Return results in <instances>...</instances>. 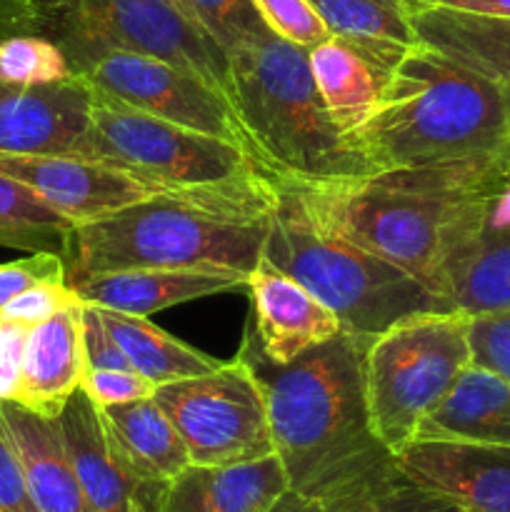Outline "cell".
I'll return each mask as SVG.
<instances>
[{
	"mask_svg": "<svg viewBox=\"0 0 510 512\" xmlns=\"http://www.w3.org/2000/svg\"><path fill=\"white\" fill-rule=\"evenodd\" d=\"M250 3L258 10L265 28L300 48L310 50L333 35L308 0H250Z\"/></svg>",
	"mask_w": 510,
	"mask_h": 512,
	"instance_id": "1f68e13d",
	"label": "cell"
},
{
	"mask_svg": "<svg viewBox=\"0 0 510 512\" xmlns=\"http://www.w3.org/2000/svg\"><path fill=\"white\" fill-rule=\"evenodd\" d=\"M225 55L233 108L260 168L305 183L370 173L320 98L308 48L263 28Z\"/></svg>",
	"mask_w": 510,
	"mask_h": 512,
	"instance_id": "8992f818",
	"label": "cell"
},
{
	"mask_svg": "<svg viewBox=\"0 0 510 512\" xmlns=\"http://www.w3.org/2000/svg\"><path fill=\"white\" fill-rule=\"evenodd\" d=\"M440 295L468 315L510 310V173L490 193L473 238L445 263Z\"/></svg>",
	"mask_w": 510,
	"mask_h": 512,
	"instance_id": "2e32d148",
	"label": "cell"
},
{
	"mask_svg": "<svg viewBox=\"0 0 510 512\" xmlns=\"http://www.w3.org/2000/svg\"><path fill=\"white\" fill-rule=\"evenodd\" d=\"M508 173L510 145L473 158L303 183L330 225L440 295L445 263L473 238L490 193Z\"/></svg>",
	"mask_w": 510,
	"mask_h": 512,
	"instance_id": "3957f363",
	"label": "cell"
},
{
	"mask_svg": "<svg viewBox=\"0 0 510 512\" xmlns=\"http://www.w3.org/2000/svg\"><path fill=\"white\" fill-rule=\"evenodd\" d=\"M75 225L18 180L0 173V248L68 255Z\"/></svg>",
	"mask_w": 510,
	"mask_h": 512,
	"instance_id": "4316f807",
	"label": "cell"
},
{
	"mask_svg": "<svg viewBox=\"0 0 510 512\" xmlns=\"http://www.w3.org/2000/svg\"><path fill=\"white\" fill-rule=\"evenodd\" d=\"M248 290L255 335L275 363H293L305 350L343 333L338 315L328 305L265 258L248 275Z\"/></svg>",
	"mask_w": 510,
	"mask_h": 512,
	"instance_id": "e0dca14e",
	"label": "cell"
},
{
	"mask_svg": "<svg viewBox=\"0 0 510 512\" xmlns=\"http://www.w3.org/2000/svg\"><path fill=\"white\" fill-rule=\"evenodd\" d=\"M83 303L28 330L15 403L43 418H58L85 373Z\"/></svg>",
	"mask_w": 510,
	"mask_h": 512,
	"instance_id": "44dd1931",
	"label": "cell"
},
{
	"mask_svg": "<svg viewBox=\"0 0 510 512\" xmlns=\"http://www.w3.org/2000/svg\"><path fill=\"white\" fill-rule=\"evenodd\" d=\"M410 45L330 35L308 50V63L330 118L343 135L358 130L378 105L383 85Z\"/></svg>",
	"mask_w": 510,
	"mask_h": 512,
	"instance_id": "9a60e30c",
	"label": "cell"
},
{
	"mask_svg": "<svg viewBox=\"0 0 510 512\" xmlns=\"http://www.w3.org/2000/svg\"><path fill=\"white\" fill-rule=\"evenodd\" d=\"M368 343L370 335L343 330L280 365L263 353L253 323L245 330L238 355L263 388L275 455L288 475V495L300 503H340L403 473L370 423Z\"/></svg>",
	"mask_w": 510,
	"mask_h": 512,
	"instance_id": "6da1fadb",
	"label": "cell"
},
{
	"mask_svg": "<svg viewBox=\"0 0 510 512\" xmlns=\"http://www.w3.org/2000/svg\"><path fill=\"white\" fill-rule=\"evenodd\" d=\"M53 423L90 508L95 512L133 510L140 488L120 465L98 405L78 388Z\"/></svg>",
	"mask_w": 510,
	"mask_h": 512,
	"instance_id": "7402d4cb",
	"label": "cell"
},
{
	"mask_svg": "<svg viewBox=\"0 0 510 512\" xmlns=\"http://www.w3.org/2000/svg\"><path fill=\"white\" fill-rule=\"evenodd\" d=\"M158 385L150 383L135 370H95L85 368L83 380H80V390L93 400L98 408H108V405H123L135 403V400L153 398Z\"/></svg>",
	"mask_w": 510,
	"mask_h": 512,
	"instance_id": "d590c367",
	"label": "cell"
},
{
	"mask_svg": "<svg viewBox=\"0 0 510 512\" xmlns=\"http://www.w3.org/2000/svg\"><path fill=\"white\" fill-rule=\"evenodd\" d=\"M28 330L15 323H0V403L15 398L23 370V353Z\"/></svg>",
	"mask_w": 510,
	"mask_h": 512,
	"instance_id": "f35d334b",
	"label": "cell"
},
{
	"mask_svg": "<svg viewBox=\"0 0 510 512\" xmlns=\"http://www.w3.org/2000/svg\"><path fill=\"white\" fill-rule=\"evenodd\" d=\"M170 3H173L175 8H180V10H183V13L188 15L190 20H195V18H193V10H190V5H188V0H170ZM195 23H198V20H195ZM198 25H200V23H198ZM200 28H203V25H200Z\"/></svg>",
	"mask_w": 510,
	"mask_h": 512,
	"instance_id": "7bdbcfd3",
	"label": "cell"
},
{
	"mask_svg": "<svg viewBox=\"0 0 510 512\" xmlns=\"http://www.w3.org/2000/svg\"><path fill=\"white\" fill-rule=\"evenodd\" d=\"M100 415L120 465L138 483V503L155 510L163 485L190 465L183 438L153 398L108 405Z\"/></svg>",
	"mask_w": 510,
	"mask_h": 512,
	"instance_id": "ffe728a7",
	"label": "cell"
},
{
	"mask_svg": "<svg viewBox=\"0 0 510 512\" xmlns=\"http://www.w3.org/2000/svg\"><path fill=\"white\" fill-rule=\"evenodd\" d=\"M468 338L473 363L510 380V310L470 315Z\"/></svg>",
	"mask_w": 510,
	"mask_h": 512,
	"instance_id": "836d02e7",
	"label": "cell"
},
{
	"mask_svg": "<svg viewBox=\"0 0 510 512\" xmlns=\"http://www.w3.org/2000/svg\"><path fill=\"white\" fill-rule=\"evenodd\" d=\"M70 290L83 303L130 315H153L173 305L248 288V275L228 270L133 268L70 280Z\"/></svg>",
	"mask_w": 510,
	"mask_h": 512,
	"instance_id": "d6986e66",
	"label": "cell"
},
{
	"mask_svg": "<svg viewBox=\"0 0 510 512\" xmlns=\"http://www.w3.org/2000/svg\"><path fill=\"white\" fill-rule=\"evenodd\" d=\"M405 478L465 512H510V448L413 440L398 453Z\"/></svg>",
	"mask_w": 510,
	"mask_h": 512,
	"instance_id": "5bb4252c",
	"label": "cell"
},
{
	"mask_svg": "<svg viewBox=\"0 0 510 512\" xmlns=\"http://www.w3.org/2000/svg\"><path fill=\"white\" fill-rule=\"evenodd\" d=\"M83 300L65 283H40L25 293L15 295L0 308V323H15L23 328H35L63 310L75 308Z\"/></svg>",
	"mask_w": 510,
	"mask_h": 512,
	"instance_id": "d6a6232c",
	"label": "cell"
},
{
	"mask_svg": "<svg viewBox=\"0 0 510 512\" xmlns=\"http://www.w3.org/2000/svg\"><path fill=\"white\" fill-rule=\"evenodd\" d=\"M0 420L23 465L35 508L40 512H95L80 488L53 420L23 408L15 400L0 403Z\"/></svg>",
	"mask_w": 510,
	"mask_h": 512,
	"instance_id": "cb8c5ba5",
	"label": "cell"
},
{
	"mask_svg": "<svg viewBox=\"0 0 510 512\" xmlns=\"http://www.w3.org/2000/svg\"><path fill=\"white\" fill-rule=\"evenodd\" d=\"M273 205V175L263 170L160 190L73 230L65 255L68 283L133 268L250 275L263 258Z\"/></svg>",
	"mask_w": 510,
	"mask_h": 512,
	"instance_id": "7a4b0ae2",
	"label": "cell"
},
{
	"mask_svg": "<svg viewBox=\"0 0 510 512\" xmlns=\"http://www.w3.org/2000/svg\"><path fill=\"white\" fill-rule=\"evenodd\" d=\"M328 30L348 40L415 45L410 0H308Z\"/></svg>",
	"mask_w": 510,
	"mask_h": 512,
	"instance_id": "83f0119b",
	"label": "cell"
},
{
	"mask_svg": "<svg viewBox=\"0 0 510 512\" xmlns=\"http://www.w3.org/2000/svg\"><path fill=\"white\" fill-rule=\"evenodd\" d=\"M25 3H28L30 8L38 13V18H40L38 28H43L45 20L53 18V15H58V13H63V10H68L75 0H25Z\"/></svg>",
	"mask_w": 510,
	"mask_h": 512,
	"instance_id": "60d3db41",
	"label": "cell"
},
{
	"mask_svg": "<svg viewBox=\"0 0 510 512\" xmlns=\"http://www.w3.org/2000/svg\"><path fill=\"white\" fill-rule=\"evenodd\" d=\"M290 493L278 455L233 465H188L158 493L153 512H275Z\"/></svg>",
	"mask_w": 510,
	"mask_h": 512,
	"instance_id": "ac0fdd59",
	"label": "cell"
},
{
	"mask_svg": "<svg viewBox=\"0 0 510 512\" xmlns=\"http://www.w3.org/2000/svg\"><path fill=\"white\" fill-rule=\"evenodd\" d=\"M0 173L33 190L75 228L160 193L125 170L78 155H0Z\"/></svg>",
	"mask_w": 510,
	"mask_h": 512,
	"instance_id": "7c38bea8",
	"label": "cell"
},
{
	"mask_svg": "<svg viewBox=\"0 0 510 512\" xmlns=\"http://www.w3.org/2000/svg\"><path fill=\"white\" fill-rule=\"evenodd\" d=\"M98 310L105 328L113 335L118 348L123 350L130 368L143 375V378H148L150 383H175V380L213 373L223 365L220 360L210 358V355L190 348L183 340L168 335L143 315L120 313V310L110 308Z\"/></svg>",
	"mask_w": 510,
	"mask_h": 512,
	"instance_id": "484cf974",
	"label": "cell"
},
{
	"mask_svg": "<svg viewBox=\"0 0 510 512\" xmlns=\"http://www.w3.org/2000/svg\"><path fill=\"white\" fill-rule=\"evenodd\" d=\"M43 28L65 50L75 73L100 55L125 50L188 70L233 103L228 55L170 0H75Z\"/></svg>",
	"mask_w": 510,
	"mask_h": 512,
	"instance_id": "ba28073f",
	"label": "cell"
},
{
	"mask_svg": "<svg viewBox=\"0 0 510 512\" xmlns=\"http://www.w3.org/2000/svg\"><path fill=\"white\" fill-rule=\"evenodd\" d=\"M345 140L370 173L418 168L508 148L510 115L498 85L415 43L388 75L370 118Z\"/></svg>",
	"mask_w": 510,
	"mask_h": 512,
	"instance_id": "277c9868",
	"label": "cell"
},
{
	"mask_svg": "<svg viewBox=\"0 0 510 512\" xmlns=\"http://www.w3.org/2000/svg\"><path fill=\"white\" fill-rule=\"evenodd\" d=\"M83 75L95 88L123 100L125 105H133L143 113L158 115L170 123L183 125V128L228 140V143L243 148L258 163L253 143L240 123L233 103L223 93L210 88L198 75L175 68L165 60L125 53V50L100 55L83 70Z\"/></svg>",
	"mask_w": 510,
	"mask_h": 512,
	"instance_id": "8fae6325",
	"label": "cell"
},
{
	"mask_svg": "<svg viewBox=\"0 0 510 512\" xmlns=\"http://www.w3.org/2000/svg\"><path fill=\"white\" fill-rule=\"evenodd\" d=\"M18 0H0V28H13Z\"/></svg>",
	"mask_w": 510,
	"mask_h": 512,
	"instance_id": "b9f144b4",
	"label": "cell"
},
{
	"mask_svg": "<svg viewBox=\"0 0 510 512\" xmlns=\"http://www.w3.org/2000/svg\"><path fill=\"white\" fill-rule=\"evenodd\" d=\"M413 8H450L463 13L510 18V0H410Z\"/></svg>",
	"mask_w": 510,
	"mask_h": 512,
	"instance_id": "ab89813d",
	"label": "cell"
},
{
	"mask_svg": "<svg viewBox=\"0 0 510 512\" xmlns=\"http://www.w3.org/2000/svg\"><path fill=\"white\" fill-rule=\"evenodd\" d=\"M273 183L275 205L263 258L328 305L345 333L375 338L410 315L458 310L448 298L330 225L303 180L273 175Z\"/></svg>",
	"mask_w": 510,
	"mask_h": 512,
	"instance_id": "5b68a950",
	"label": "cell"
},
{
	"mask_svg": "<svg viewBox=\"0 0 510 512\" xmlns=\"http://www.w3.org/2000/svg\"><path fill=\"white\" fill-rule=\"evenodd\" d=\"M130 512H153V510H148V508H145L143 503H135V505H133V510H130Z\"/></svg>",
	"mask_w": 510,
	"mask_h": 512,
	"instance_id": "ee69618b",
	"label": "cell"
},
{
	"mask_svg": "<svg viewBox=\"0 0 510 512\" xmlns=\"http://www.w3.org/2000/svg\"><path fill=\"white\" fill-rule=\"evenodd\" d=\"M40 283L68 285L65 258L58 253H30L28 258L0 265V308Z\"/></svg>",
	"mask_w": 510,
	"mask_h": 512,
	"instance_id": "e575fe53",
	"label": "cell"
},
{
	"mask_svg": "<svg viewBox=\"0 0 510 512\" xmlns=\"http://www.w3.org/2000/svg\"><path fill=\"white\" fill-rule=\"evenodd\" d=\"M418 43L498 85L510 115V18L450 8H413Z\"/></svg>",
	"mask_w": 510,
	"mask_h": 512,
	"instance_id": "d4e9b609",
	"label": "cell"
},
{
	"mask_svg": "<svg viewBox=\"0 0 510 512\" xmlns=\"http://www.w3.org/2000/svg\"><path fill=\"white\" fill-rule=\"evenodd\" d=\"M0 512H40L30 498L23 465L3 420H0Z\"/></svg>",
	"mask_w": 510,
	"mask_h": 512,
	"instance_id": "8d00e7d4",
	"label": "cell"
},
{
	"mask_svg": "<svg viewBox=\"0 0 510 512\" xmlns=\"http://www.w3.org/2000/svg\"><path fill=\"white\" fill-rule=\"evenodd\" d=\"M415 440L510 448V380L470 363L418 425Z\"/></svg>",
	"mask_w": 510,
	"mask_h": 512,
	"instance_id": "603a6c76",
	"label": "cell"
},
{
	"mask_svg": "<svg viewBox=\"0 0 510 512\" xmlns=\"http://www.w3.org/2000/svg\"><path fill=\"white\" fill-rule=\"evenodd\" d=\"M153 400L183 438L190 465H233L275 453L263 388L240 355L218 370L158 385Z\"/></svg>",
	"mask_w": 510,
	"mask_h": 512,
	"instance_id": "30bf717a",
	"label": "cell"
},
{
	"mask_svg": "<svg viewBox=\"0 0 510 512\" xmlns=\"http://www.w3.org/2000/svg\"><path fill=\"white\" fill-rule=\"evenodd\" d=\"M83 353L85 365L95 370H128L123 350L105 328L100 310L95 305L83 303ZM133 370V368H130Z\"/></svg>",
	"mask_w": 510,
	"mask_h": 512,
	"instance_id": "74e56055",
	"label": "cell"
},
{
	"mask_svg": "<svg viewBox=\"0 0 510 512\" xmlns=\"http://www.w3.org/2000/svg\"><path fill=\"white\" fill-rule=\"evenodd\" d=\"M188 5L193 18L223 48V53L265 28L250 0H188Z\"/></svg>",
	"mask_w": 510,
	"mask_h": 512,
	"instance_id": "4dcf8cb0",
	"label": "cell"
},
{
	"mask_svg": "<svg viewBox=\"0 0 510 512\" xmlns=\"http://www.w3.org/2000/svg\"><path fill=\"white\" fill-rule=\"evenodd\" d=\"M275 512H465L455 503H450L443 495L423 488L405 478L403 473L378 488L360 493L355 498L340 500L333 505H305L300 500L285 495L283 503L275 508Z\"/></svg>",
	"mask_w": 510,
	"mask_h": 512,
	"instance_id": "f546056e",
	"label": "cell"
},
{
	"mask_svg": "<svg viewBox=\"0 0 510 512\" xmlns=\"http://www.w3.org/2000/svg\"><path fill=\"white\" fill-rule=\"evenodd\" d=\"M95 85L83 73L48 85H0V155H78L93 128Z\"/></svg>",
	"mask_w": 510,
	"mask_h": 512,
	"instance_id": "4fadbf2b",
	"label": "cell"
},
{
	"mask_svg": "<svg viewBox=\"0 0 510 512\" xmlns=\"http://www.w3.org/2000/svg\"><path fill=\"white\" fill-rule=\"evenodd\" d=\"M468 328L463 310H430L370 338L365 400L375 435L395 455L413 443L425 415L473 363Z\"/></svg>",
	"mask_w": 510,
	"mask_h": 512,
	"instance_id": "52a82bcc",
	"label": "cell"
},
{
	"mask_svg": "<svg viewBox=\"0 0 510 512\" xmlns=\"http://www.w3.org/2000/svg\"><path fill=\"white\" fill-rule=\"evenodd\" d=\"M75 75L65 50L50 35H0V85L30 88L68 80Z\"/></svg>",
	"mask_w": 510,
	"mask_h": 512,
	"instance_id": "f1b7e54d",
	"label": "cell"
},
{
	"mask_svg": "<svg viewBox=\"0 0 510 512\" xmlns=\"http://www.w3.org/2000/svg\"><path fill=\"white\" fill-rule=\"evenodd\" d=\"M83 158L113 165L160 190L218 183L248 170H263L228 140L143 113L98 88Z\"/></svg>",
	"mask_w": 510,
	"mask_h": 512,
	"instance_id": "9c48e42d",
	"label": "cell"
}]
</instances>
